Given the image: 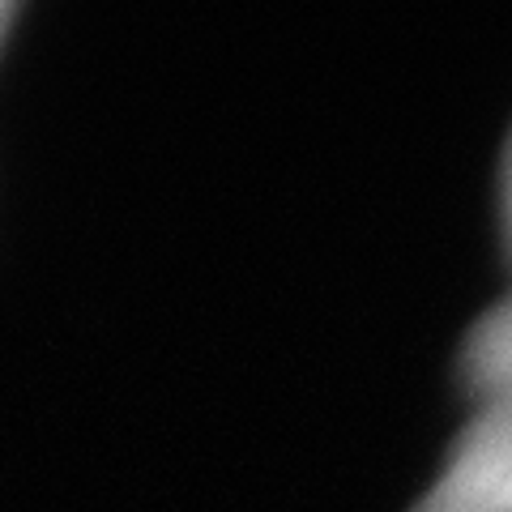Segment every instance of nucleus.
<instances>
[{
  "mask_svg": "<svg viewBox=\"0 0 512 512\" xmlns=\"http://www.w3.org/2000/svg\"><path fill=\"white\" fill-rule=\"evenodd\" d=\"M414 512H512V402L474 410Z\"/></svg>",
  "mask_w": 512,
  "mask_h": 512,
  "instance_id": "nucleus-1",
  "label": "nucleus"
},
{
  "mask_svg": "<svg viewBox=\"0 0 512 512\" xmlns=\"http://www.w3.org/2000/svg\"><path fill=\"white\" fill-rule=\"evenodd\" d=\"M504 227H508V248H512V141L504 158Z\"/></svg>",
  "mask_w": 512,
  "mask_h": 512,
  "instance_id": "nucleus-2",
  "label": "nucleus"
},
{
  "mask_svg": "<svg viewBox=\"0 0 512 512\" xmlns=\"http://www.w3.org/2000/svg\"><path fill=\"white\" fill-rule=\"evenodd\" d=\"M9 18H13V9H9V5H0V43H5V30H9Z\"/></svg>",
  "mask_w": 512,
  "mask_h": 512,
  "instance_id": "nucleus-3",
  "label": "nucleus"
}]
</instances>
